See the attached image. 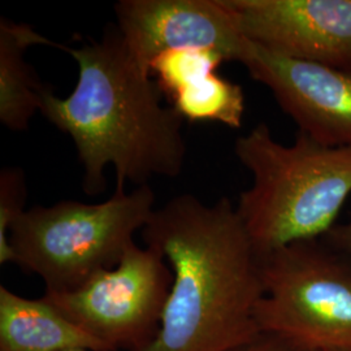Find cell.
<instances>
[{
    "mask_svg": "<svg viewBox=\"0 0 351 351\" xmlns=\"http://www.w3.org/2000/svg\"><path fill=\"white\" fill-rule=\"evenodd\" d=\"M142 237L173 275L159 332L145 351H228L262 335L255 319L262 256L226 197L208 206L178 195L154 211Z\"/></svg>",
    "mask_w": 351,
    "mask_h": 351,
    "instance_id": "6da1fadb",
    "label": "cell"
},
{
    "mask_svg": "<svg viewBox=\"0 0 351 351\" xmlns=\"http://www.w3.org/2000/svg\"><path fill=\"white\" fill-rule=\"evenodd\" d=\"M60 50L75 59L78 80L64 98L46 88L40 113L73 141L86 194L104 191L108 165L116 172V189H125L128 181L143 186L155 176L181 175L184 120L162 104L160 88L126 50L119 30L80 49Z\"/></svg>",
    "mask_w": 351,
    "mask_h": 351,
    "instance_id": "7a4b0ae2",
    "label": "cell"
},
{
    "mask_svg": "<svg viewBox=\"0 0 351 351\" xmlns=\"http://www.w3.org/2000/svg\"><path fill=\"white\" fill-rule=\"evenodd\" d=\"M234 154L252 177L236 208L261 256L324 239L337 226L351 195V147L326 146L300 132L282 145L261 123L236 139Z\"/></svg>",
    "mask_w": 351,
    "mask_h": 351,
    "instance_id": "3957f363",
    "label": "cell"
},
{
    "mask_svg": "<svg viewBox=\"0 0 351 351\" xmlns=\"http://www.w3.org/2000/svg\"><path fill=\"white\" fill-rule=\"evenodd\" d=\"M149 185L132 193L116 189L98 204L59 202L23 213L10 234L16 264L36 274L47 293L81 288L104 269L114 268L155 211Z\"/></svg>",
    "mask_w": 351,
    "mask_h": 351,
    "instance_id": "277c9868",
    "label": "cell"
},
{
    "mask_svg": "<svg viewBox=\"0 0 351 351\" xmlns=\"http://www.w3.org/2000/svg\"><path fill=\"white\" fill-rule=\"evenodd\" d=\"M256 324L294 351H351V261L323 239L262 256Z\"/></svg>",
    "mask_w": 351,
    "mask_h": 351,
    "instance_id": "5b68a950",
    "label": "cell"
},
{
    "mask_svg": "<svg viewBox=\"0 0 351 351\" xmlns=\"http://www.w3.org/2000/svg\"><path fill=\"white\" fill-rule=\"evenodd\" d=\"M172 282L163 255L134 242L114 268L81 288L43 297L108 350L145 351L159 332Z\"/></svg>",
    "mask_w": 351,
    "mask_h": 351,
    "instance_id": "8992f818",
    "label": "cell"
},
{
    "mask_svg": "<svg viewBox=\"0 0 351 351\" xmlns=\"http://www.w3.org/2000/svg\"><path fill=\"white\" fill-rule=\"evenodd\" d=\"M114 14L126 50L147 73L167 51H215L241 63L249 43L226 0H120Z\"/></svg>",
    "mask_w": 351,
    "mask_h": 351,
    "instance_id": "52a82bcc",
    "label": "cell"
},
{
    "mask_svg": "<svg viewBox=\"0 0 351 351\" xmlns=\"http://www.w3.org/2000/svg\"><path fill=\"white\" fill-rule=\"evenodd\" d=\"M241 64L271 90L300 133L330 147H351V68L290 59L250 40Z\"/></svg>",
    "mask_w": 351,
    "mask_h": 351,
    "instance_id": "ba28073f",
    "label": "cell"
},
{
    "mask_svg": "<svg viewBox=\"0 0 351 351\" xmlns=\"http://www.w3.org/2000/svg\"><path fill=\"white\" fill-rule=\"evenodd\" d=\"M245 38L290 59L351 68V0H226Z\"/></svg>",
    "mask_w": 351,
    "mask_h": 351,
    "instance_id": "9c48e42d",
    "label": "cell"
},
{
    "mask_svg": "<svg viewBox=\"0 0 351 351\" xmlns=\"http://www.w3.org/2000/svg\"><path fill=\"white\" fill-rule=\"evenodd\" d=\"M223 63L226 59L215 51H167L151 63L150 73L182 120L239 129L246 111L245 93L217 75Z\"/></svg>",
    "mask_w": 351,
    "mask_h": 351,
    "instance_id": "30bf717a",
    "label": "cell"
},
{
    "mask_svg": "<svg viewBox=\"0 0 351 351\" xmlns=\"http://www.w3.org/2000/svg\"><path fill=\"white\" fill-rule=\"evenodd\" d=\"M110 351L45 297L30 300L0 287V351Z\"/></svg>",
    "mask_w": 351,
    "mask_h": 351,
    "instance_id": "8fae6325",
    "label": "cell"
},
{
    "mask_svg": "<svg viewBox=\"0 0 351 351\" xmlns=\"http://www.w3.org/2000/svg\"><path fill=\"white\" fill-rule=\"evenodd\" d=\"M60 45L37 33L32 26L0 19V123L12 132H25L33 116L40 112L46 86L25 59L32 46Z\"/></svg>",
    "mask_w": 351,
    "mask_h": 351,
    "instance_id": "7c38bea8",
    "label": "cell"
},
{
    "mask_svg": "<svg viewBox=\"0 0 351 351\" xmlns=\"http://www.w3.org/2000/svg\"><path fill=\"white\" fill-rule=\"evenodd\" d=\"M25 173L20 168H4L0 172V264H16L10 242L13 224L25 213Z\"/></svg>",
    "mask_w": 351,
    "mask_h": 351,
    "instance_id": "4fadbf2b",
    "label": "cell"
},
{
    "mask_svg": "<svg viewBox=\"0 0 351 351\" xmlns=\"http://www.w3.org/2000/svg\"><path fill=\"white\" fill-rule=\"evenodd\" d=\"M322 239L332 249L339 251V254L351 261V220L343 224H337Z\"/></svg>",
    "mask_w": 351,
    "mask_h": 351,
    "instance_id": "5bb4252c",
    "label": "cell"
},
{
    "mask_svg": "<svg viewBox=\"0 0 351 351\" xmlns=\"http://www.w3.org/2000/svg\"><path fill=\"white\" fill-rule=\"evenodd\" d=\"M228 351H294L287 342L282 339L271 336V335H264L258 336L256 339H252L247 343H243L241 346H237L234 349H230Z\"/></svg>",
    "mask_w": 351,
    "mask_h": 351,
    "instance_id": "9a60e30c",
    "label": "cell"
},
{
    "mask_svg": "<svg viewBox=\"0 0 351 351\" xmlns=\"http://www.w3.org/2000/svg\"><path fill=\"white\" fill-rule=\"evenodd\" d=\"M69 351H90V350H84V349H78V350H69Z\"/></svg>",
    "mask_w": 351,
    "mask_h": 351,
    "instance_id": "2e32d148",
    "label": "cell"
}]
</instances>
